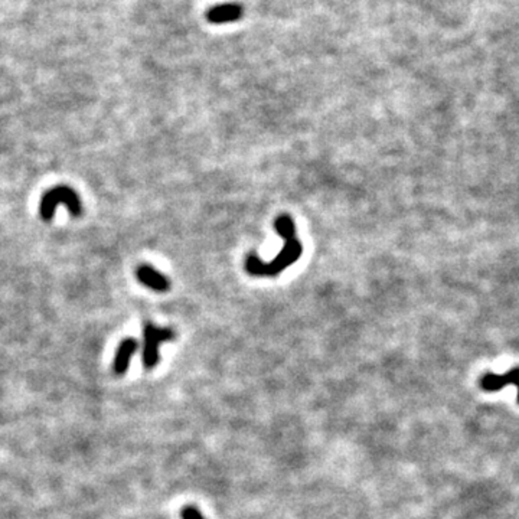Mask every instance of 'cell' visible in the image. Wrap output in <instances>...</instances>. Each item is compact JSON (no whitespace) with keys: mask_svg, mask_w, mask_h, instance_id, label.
Instances as JSON below:
<instances>
[{"mask_svg":"<svg viewBox=\"0 0 519 519\" xmlns=\"http://www.w3.org/2000/svg\"><path fill=\"white\" fill-rule=\"evenodd\" d=\"M301 251H303V247H301V243L296 237L284 240L281 251L270 263H264L256 254H249L245 260V270L251 276H279L281 272L286 270L287 267H290L300 258Z\"/></svg>","mask_w":519,"mask_h":519,"instance_id":"6da1fadb","label":"cell"},{"mask_svg":"<svg viewBox=\"0 0 519 519\" xmlns=\"http://www.w3.org/2000/svg\"><path fill=\"white\" fill-rule=\"evenodd\" d=\"M58 205H65L66 209H68L70 214L74 216H79L82 214V202L78 194L70 187L59 185L44 194L39 204V212L42 220L51 221Z\"/></svg>","mask_w":519,"mask_h":519,"instance_id":"7a4b0ae2","label":"cell"},{"mask_svg":"<svg viewBox=\"0 0 519 519\" xmlns=\"http://www.w3.org/2000/svg\"><path fill=\"white\" fill-rule=\"evenodd\" d=\"M143 364L147 370H152L159 362V346L163 342L175 339L173 330L167 328H158L152 323H146L143 330Z\"/></svg>","mask_w":519,"mask_h":519,"instance_id":"3957f363","label":"cell"},{"mask_svg":"<svg viewBox=\"0 0 519 519\" xmlns=\"http://www.w3.org/2000/svg\"><path fill=\"white\" fill-rule=\"evenodd\" d=\"M136 277L138 280L143 284V286L149 287L153 292H167L169 290V280H167L162 273L155 270L152 265L149 264H142L138 267L136 270Z\"/></svg>","mask_w":519,"mask_h":519,"instance_id":"277c9868","label":"cell"},{"mask_svg":"<svg viewBox=\"0 0 519 519\" xmlns=\"http://www.w3.org/2000/svg\"><path fill=\"white\" fill-rule=\"evenodd\" d=\"M507 385H515L518 388V404H519V368H513L504 375L487 374L480 379V387L484 391H499Z\"/></svg>","mask_w":519,"mask_h":519,"instance_id":"5b68a950","label":"cell"},{"mask_svg":"<svg viewBox=\"0 0 519 519\" xmlns=\"http://www.w3.org/2000/svg\"><path fill=\"white\" fill-rule=\"evenodd\" d=\"M243 8L237 3H224L214 6L208 10L207 19L214 25H224V23H232L237 22L243 18Z\"/></svg>","mask_w":519,"mask_h":519,"instance_id":"8992f818","label":"cell"},{"mask_svg":"<svg viewBox=\"0 0 519 519\" xmlns=\"http://www.w3.org/2000/svg\"><path fill=\"white\" fill-rule=\"evenodd\" d=\"M138 349H139L138 341L131 339V338L124 339L119 345V348H117L115 357H114V362H113V370L117 375H123V374L127 372L131 358L135 357Z\"/></svg>","mask_w":519,"mask_h":519,"instance_id":"52a82bcc","label":"cell"},{"mask_svg":"<svg viewBox=\"0 0 519 519\" xmlns=\"http://www.w3.org/2000/svg\"><path fill=\"white\" fill-rule=\"evenodd\" d=\"M274 228H276V232L279 234V236L281 238H284V240H289V238L296 237L294 223H293V220L290 218L289 215H280L279 218H276Z\"/></svg>","mask_w":519,"mask_h":519,"instance_id":"ba28073f","label":"cell"},{"mask_svg":"<svg viewBox=\"0 0 519 519\" xmlns=\"http://www.w3.org/2000/svg\"><path fill=\"white\" fill-rule=\"evenodd\" d=\"M180 515H182V519H205L204 515L200 513V511L196 507H192V505L183 507Z\"/></svg>","mask_w":519,"mask_h":519,"instance_id":"9c48e42d","label":"cell"}]
</instances>
